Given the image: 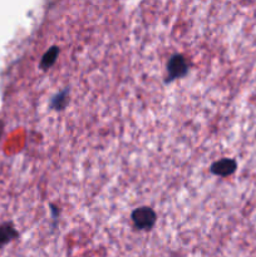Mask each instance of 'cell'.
<instances>
[{
	"instance_id": "cell-1",
	"label": "cell",
	"mask_w": 256,
	"mask_h": 257,
	"mask_svg": "<svg viewBox=\"0 0 256 257\" xmlns=\"http://www.w3.org/2000/svg\"><path fill=\"white\" fill-rule=\"evenodd\" d=\"M166 69H167V77L165 78V83L168 84V83H172L173 80L186 77L190 70V64L185 55L181 53H176L170 57Z\"/></svg>"
},
{
	"instance_id": "cell-2",
	"label": "cell",
	"mask_w": 256,
	"mask_h": 257,
	"mask_svg": "<svg viewBox=\"0 0 256 257\" xmlns=\"http://www.w3.org/2000/svg\"><path fill=\"white\" fill-rule=\"evenodd\" d=\"M131 218H132V222L136 228L148 231L157 222V213L155 212L153 208L148 207V206H142V207L135 208L132 211Z\"/></svg>"
},
{
	"instance_id": "cell-3",
	"label": "cell",
	"mask_w": 256,
	"mask_h": 257,
	"mask_svg": "<svg viewBox=\"0 0 256 257\" xmlns=\"http://www.w3.org/2000/svg\"><path fill=\"white\" fill-rule=\"evenodd\" d=\"M237 170V162L233 158H221L210 166V172L218 177H228Z\"/></svg>"
},
{
	"instance_id": "cell-4",
	"label": "cell",
	"mask_w": 256,
	"mask_h": 257,
	"mask_svg": "<svg viewBox=\"0 0 256 257\" xmlns=\"http://www.w3.org/2000/svg\"><path fill=\"white\" fill-rule=\"evenodd\" d=\"M68 103H69V88H64L50 99L49 108L57 112H62L67 108Z\"/></svg>"
},
{
	"instance_id": "cell-5",
	"label": "cell",
	"mask_w": 256,
	"mask_h": 257,
	"mask_svg": "<svg viewBox=\"0 0 256 257\" xmlns=\"http://www.w3.org/2000/svg\"><path fill=\"white\" fill-rule=\"evenodd\" d=\"M60 49L57 45H53L50 47L47 52L44 53V55L42 57V60L39 63V68L43 70V72H47L49 68H52L53 65L55 64L58 59V55H59Z\"/></svg>"
},
{
	"instance_id": "cell-6",
	"label": "cell",
	"mask_w": 256,
	"mask_h": 257,
	"mask_svg": "<svg viewBox=\"0 0 256 257\" xmlns=\"http://www.w3.org/2000/svg\"><path fill=\"white\" fill-rule=\"evenodd\" d=\"M18 236H19V233H18V231L15 230L12 223H4V225H2L0 226V247L12 242Z\"/></svg>"
},
{
	"instance_id": "cell-7",
	"label": "cell",
	"mask_w": 256,
	"mask_h": 257,
	"mask_svg": "<svg viewBox=\"0 0 256 257\" xmlns=\"http://www.w3.org/2000/svg\"><path fill=\"white\" fill-rule=\"evenodd\" d=\"M49 207H50V210H52L53 218H55V220H57L58 216H59V208H58L57 206H54V205H49Z\"/></svg>"
},
{
	"instance_id": "cell-8",
	"label": "cell",
	"mask_w": 256,
	"mask_h": 257,
	"mask_svg": "<svg viewBox=\"0 0 256 257\" xmlns=\"http://www.w3.org/2000/svg\"><path fill=\"white\" fill-rule=\"evenodd\" d=\"M3 130H4V124H3V122L0 120V137L3 136Z\"/></svg>"
}]
</instances>
